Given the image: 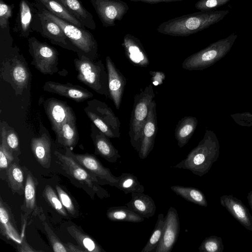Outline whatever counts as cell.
Here are the masks:
<instances>
[{"label": "cell", "instance_id": "obj_28", "mask_svg": "<svg viewBox=\"0 0 252 252\" xmlns=\"http://www.w3.org/2000/svg\"><path fill=\"white\" fill-rule=\"evenodd\" d=\"M55 133L56 142L59 146L65 149H72L76 145L79 140L76 119L65 122Z\"/></svg>", "mask_w": 252, "mask_h": 252}, {"label": "cell", "instance_id": "obj_21", "mask_svg": "<svg viewBox=\"0 0 252 252\" xmlns=\"http://www.w3.org/2000/svg\"><path fill=\"white\" fill-rule=\"evenodd\" d=\"M122 45L126 56L134 65L147 67L150 63L148 55L140 40L130 33L126 34Z\"/></svg>", "mask_w": 252, "mask_h": 252}, {"label": "cell", "instance_id": "obj_16", "mask_svg": "<svg viewBox=\"0 0 252 252\" xmlns=\"http://www.w3.org/2000/svg\"><path fill=\"white\" fill-rule=\"evenodd\" d=\"M180 225L177 211L170 207L165 216L161 238L154 252H170L172 250L179 236Z\"/></svg>", "mask_w": 252, "mask_h": 252}, {"label": "cell", "instance_id": "obj_39", "mask_svg": "<svg viewBox=\"0 0 252 252\" xmlns=\"http://www.w3.org/2000/svg\"><path fill=\"white\" fill-rule=\"evenodd\" d=\"M43 196L46 201L62 217L69 219L67 212L63 205L60 199L55 190L47 185L43 191Z\"/></svg>", "mask_w": 252, "mask_h": 252}, {"label": "cell", "instance_id": "obj_35", "mask_svg": "<svg viewBox=\"0 0 252 252\" xmlns=\"http://www.w3.org/2000/svg\"><path fill=\"white\" fill-rule=\"evenodd\" d=\"M114 187L122 190L125 194L133 192H144V186L141 185L136 176L129 173H123L117 177Z\"/></svg>", "mask_w": 252, "mask_h": 252}, {"label": "cell", "instance_id": "obj_33", "mask_svg": "<svg viewBox=\"0 0 252 252\" xmlns=\"http://www.w3.org/2000/svg\"><path fill=\"white\" fill-rule=\"evenodd\" d=\"M107 218L112 221L140 222L144 218L139 216L126 205L109 208L106 212Z\"/></svg>", "mask_w": 252, "mask_h": 252}, {"label": "cell", "instance_id": "obj_36", "mask_svg": "<svg viewBox=\"0 0 252 252\" xmlns=\"http://www.w3.org/2000/svg\"><path fill=\"white\" fill-rule=\"evenodd\" d=\"M0 139L4 141L15 158L21 154L18 134L14 128L4 121L0 122Z\"/></svg>", "mask_w": 252, "mask_h": 252}, {"label": "cell", "instance_id": "obj_14", "mask_svg": "<svg viewBox=\"0 0 252 252\" xmlns=\"http://www.w3.org/2000/svg\"><path fill=\"white\" fill-rule=\"evenodd\" d=\"M158 130L156 103L151 102L147 119L143 126L138 152L140 158H146L152 151Z\"/></svg>", "mask_w": 252, "mask_h": 252}, {"label": "cell", "instance_id": "obj_26", "mask_svg": "<svg viewBox=\"0 0 252 252\" xmlns=\"http://www.w3.org/2000/svg\"><path fill=\"white\" fill-rule=\"evenodd\" d=\"M131 199L126 206L144 218L153 217L156 211V205L153 198L143 192L131 193Z\"/></svg>", "mask_w": 252, "mask_h": 252}, {"label": "cell", "instance_id": "obj_11", "mask_svg": "<svg viewBox=\"0 0 252 252\" xmlns=\"http://www.w3.org/2000/svg\"><path fill=\"white\" fill-rule=\"evenodd\" d=\"M32 29L33 32L48 39L52 44L76 52L78 56L82 54L71 42L58 25L38 10L33 17Z\"/></svg>", "mask_w": 252, "mask_h": 252}, {"label": "cell", "instance_id": "obj_32", "mask_svg": "<svg viewBox=\"0 0 252 252\" xmlns=\"http://www.w3.org/2000/svg\"><path fill=\"white\" fill-rule=\"evenodd\" d=\"M45 9L58 17L78 27L85 29L83 25L57 0H35Z\"/></svg>", "mask_w": 252, "mask_h": 252}, {"label": "cell", "instance_id": "obj_13", "mask_svg": "<svg viewBox=\"0 0 252 252\" xmlns=\"http://www.w3.org/2000/svg\"><path fill=\"white\" fill-rule=\"evenodd\" d=\"M65 149L66 153L70 155L89 172L95 176L102 185L114 186L117 181V177L113 175L109 168L104 167L96 157L88 153L74 154L71 149Z\"/></svg>", "mask_w": 252, "mask_h": 252}, {"label": "cell", "instance_id": "obj_30", "mask_svg": "<svg viewBox=\"0 0 252 252\" xmlns=\"http://www.w3.org/2000/svg\"><path fill=\"white\" fill-rule=\"evenodd\" d=\"M197 125L196 118L185 116L178 121L175 130V137L180 148L186 145L192 137Z\"/></svg>", "mask_w": 252, "mask_h": 252}, {"label": "cell", "instance_id": "obj_8", "mask_svg": "<svg viewBox=\"0 0 252 252\" xmlns=\"http://www.w3.org/2000/svg\"><path fill=\"white\" fill-rule=\"evenodd\" d=\"M237 37V34L233 33L190 55L183 61L182 68L188 70L204 69L226 54L232 47Z\"/></svg>", "mask_w": 252, "mask_h": 252}, {"label": "cell", "instance_id": "obj_5", "mask_svg": "<svg viewBox=\"0 0 252 252\" xmlns=\"http://www.w3.org/2000/svg\"><path fill=\"white\" fill-rule=\"evenodd\" d=\"M56 162L61 166L66 174L78 182L86 191L96 194L102 199L110 196L108 191L102 188L99 180L89 172L67 153L63 154L55 151Z\"/></svg>", "mask_w": 252, "mask_h": 252}, {"label": "cell", "instance_id": "obj_15", "mask_svg": "<svg viewBox=\"0 0 252 252\" xmlns=\"http://www.w3.org/2000/svg\"><path fill=\"white\" fill-rule=\"evenodd\" d=\"M43 107L54 133L65 122L71 119H76L72 108L66 102L57 98H47L43 103Z\"/></svg>", "mask_w": 252, "mask_h": 252}, {"label": "cell", "instance_id": "obj_10", "mask_svg": "<svg viewBox=\"0 0 252 252\" xmlns=\"http://www.w3.org/2000/svg\"><path fill=\"white\" fill-rule=\"evenodd\" d=\"M31 64L43 74L53 75L58 71L59 53L55 48L39 41L34 36L28 39Z\"/></svg>", "mask_w": 252, "mask_h": 252}, {"label": "cell", "instance_id": "obj_45", "mask_svg": "<svg viewBox=\"0 0 252 252\" xmlns=\"http://www.w3.org/2000/svg\"><path fill=\"white\" fill-rule=\"evenodd\" d=\"M17 251L20 252H40L34 249L32 247L26 240L25 236L23 237L21 243L17 245Z\"/></svg>", "mask_w": 252, "mask_h": 252}, {"label": "cell", "instance_id": "obj_20", "mask_svg": "<svg viewBox=\"0 0 252 252\" xmlns=\"http://www.w3.org/2000/svg\"><path fill=\"white\" fill-rule=\"evenodd\" d=\"M91 137L93 140L95 154L107 161L115 163L121 156L108 137L93 123L91 125Z\"/></svg>", "mask_w": 252, "mask_h": 252}, {"label": "cell", "instance_id": "obj_24", "mask_svg": "<svg viewBox=\"0 0 252 252\" xmlns=\"http://www.w3.org/2000/svg\"><path fill=\"white\" fill-rule=\"evenodd\" d=\"M25 175V186L24 190V202L21 206L22 210L27 215H39L42 210L37 206L36 201V190L38 181L32 173L25 166L23 167Z\"/></svg>", "mask_w": 252, "mask_h": 252}, {"label": "cell", "instance_id": "obj_3", "mask_svg": "<svg viewBox=\"0 0 252 252\" xmlns=\"http://www.w3.org/2000/svg\"><path fill=\"white\" fill-rule=\"evenodd\" d=\"M34 2L37 10L56 23L71 42L82 54L92 60H96L98 57V44L91 32L58 17L45 9L38 2Z\"/></svg>", "mask_w": 252, "mask_h": 252}, {"label": "cell", "instance_id": "obj_23", "mask_svg": "<svg viewBox=\"0 0 252 252\" xmlns=\"http://www.w3.org/2000/svg\"><path fill=\"white\" fill-rule=\"evenodd\" d=\"M0 232L17 245L21 243L24 236L19 234L12 210L1 197L0 198Z\"/></svg>", "mask_w": 252, "mask_h": 252}, {"label": "cell", "instance_id": "obj_1", "mask_svg": "<svg viewBox=\"0 0 252 252\" xmlns=\"http://www.w3.org/2000/svg\"><path fill=\"white\" fill-rule=\"evenodd\" d=\"M229 12L228 10L200 11L165 21L157 30L166 35L188 36L218 23Z\"/></svg>", "mask_w": 252, "mask_h": 252}, {"label": "cell", "instance_id": "obj_47", "mask_svg": "<svg viewBox=\"0 0 252 252\" xmlns=\"http://www.w3.org/2000/svg\"><path fill=\"white\" fill-rule=\"evenodd\" d=\"M133 2H142L149 4H156L159 2H171L182 1L184 0H129Z\"/></svg>", "mask_w": 252, "mask_h": 252}, {"label": "cell", "instance_id": "obj_27", "mask_svg": "<svg viewBox=\"0 0 252 252\" xmlns=\"http://www.w3.org/2000/svg\"><path fill=\"white\" fill-rule=\"evenodd\" d=\"M75 17L83 26L94 30L96 25L92 14L83 6L79 0H57Z\"/></svg>", "mask_w": 252, "mask_h": 252}, {"label": "cell", "instance_id": "obj_18", "mask_svg": "<svg viewBox=\"0 0 252 252\" xmlns=\"http://www.w3.org/2000/svg\"><path fill=\"white\" fill-rule=\"evenodd\" d=\"M44 91L59 94L77 102L86 100L93 96L92 93L82 87L70 83L62 84L47 81L43 86Z\"/></svg>", "mask_w": 252, "mask_h": 252}, {"label": "cell", "instance_id": "obj_9", "mask_svg": "<svg viewBox=\"0 0 252 252\" xmlns=\"http://www.w3.org/2000/svg\"><path fill=\"white\" fill-rule=\"evenodd\" d=\"M2 63V77L10 83L17 94H22L24 89L28 88L31 74L25 59L19 54L17 47L11 48L9 58Z\"/></svg>", "mask_w": 252, "mask_h": 252}, {"label": "cell", "instance_id": "obj_17", "mask_svg": "<svg viewBox=\"0 0 252 252\" xmlns=\"http://www.w3.org/2000/svg\"><path fill=\"white\" fill-rule=\"evenodd\" d=\"M105 61L108 75L109 97L116 109H119L126 85V79L109 56L106 57Z\"/></svg>", "mask_w": 252, "mask_h": 252}, {"label": "cell", "instance_id": "obj_29", "mask_svg": "<svg viewBox=\"0 0 252 252\" xmlns=\"http://www.w3.org/2000/svg\"><path fill=\"white\" fill-rule=\"evenodd\" d=\"M25 177L24 169L21 167L19 159L17 157L7 169L5 180L13 193L22 195L25 190Z\"/></svg>", "mask_w": 252, "mask_h": 252}, {"label": "cell", "instance_id": "obj_48", "mask_svg": "<svg viewBox=\"0 0 252 252\" xmlns=\"http://www.w3.org/2000/svg\"><path fill=\"white\" fill-rule=\"evenodd\" d=\"M247 198L248 199L249 204V205L251 207V208L252 210V190L250 191L248 193Z\"/></svg>", "mask_w": 252, "mask_h": 252}, {"label": "cell", "instance_id": "obj_42", "mask_svg": "<svg viewBox=\"0 0 252 252\" xmlns=\"http://www.w3.org/2000/svg\"><path fill=\"white\" fill-rule=\"evenodd\" d=\"M200 252H222L224 245L222 238L217 236H210L205 238L199 247Z\"/></svg>", "mask_w": 252, "mask_h": 252}, {"label": "cell", "instance_id": "obj_7", "mask_svg": "<svg viewBox=\"0 0 252 252\" xmlns=\"http://www.w3.org/2000/svg\"><path fill=\"white\" fill-rule=\"evenodd\" d=\"M84 111L92 123L108 137H120V121L105 102L97 99L88 100Z\"/></svg>", "mask_w": 252, "mask_h": 252}, {"label": "cell", "instance_id": "obj_43", "mask_svg": "<svg viewBox=\"0 0 252 252\" xmlns=\"http://www.w3.org/2000/svg\"><path fill=\"white\" fill-rule=\"evenodd\" d=\"M43 225L53 251L55 252H68L65 244L60 240L48 224L44 222Z\"/></svg>", "mask_w": 252, "mask_h": 252}, {"label": "cell", "instance_id": "obj_19", "mask_svg": "<svg viewBox=\"0 0 252 252\" xmlns=\"http://www.w3.org/2000/svg\"><path fill=\"white\" fill-rule=\"evenodd\" d=\"M37 11L35 2H31L29 0H20L13 31L21 37H29L30 33L33 32L32 24Z\"/></svg>", "mask_w": 252, "mask_h": 252}, {"label": "cell", "instance_id": "obj_2", "mask_svg": "<svg viewBox=\"0 0 252 252\" xmlns=\"http://www.w3.org/2000/svg\"><path fill=\"white\" fill-rule=\"evenodd\" d=\"M220 154L217 138L207 130L198 144L188 154L186 158L173 167L187 169L200 177L208 173Z\"/></svg>", "mask_w": 252, "mask_h": 252}, {"label": "cell", "instance_id": "obj_31", "mask_svg": "<svg viewBox=\"0 0 252 252\" xmlns=\"http://www.w3.org/2000/svg\"><path fill=\"white\" fill-rule=\"evenodd\" d=\"M66 229L78 244L86 252H105L93 238L85 232L79 226L75 224L70 225L67 227Z\"/></svg>", "mask_w": 252, "mask_h": 252}, {"label": "cell", "instance_id": "obj_46", "mask_svg": "<svg viewBox=\"0 0 252 252\" xmlns=\"http://www.w3.org/2000/svg\"><path fill=\"white\" fill-rule=\"evenodd\" d=\"M65 244L68 252H86V251L79 245H75L71 243Z\"/></svg>", "mask_w": 252, "mask_h": 252}, {"label": "cell", "instance_id": "obj_6", "mask_svg": "<svg viewBox=\"0 0 252 252\" xmlns=\"http://www.w3.org/2000/svg\"><path fill=\"white\" fill-rule=\"evenodd\" d=\"M155 94L152 84L147 86L134 96V103L131 113L128 135L131 145L138 152L141 131L147 119L150 105Z\"/></svg>", "mask_w": 252, "mask_h": 252}, {"label": "cell", "instance_id": "obj_25", "mask_svg": "<svg viewBox=\"0 0 252 252\" xmlns=\"http://www.w3.org/2000/svg\"><path fill=\"white\" fill-rule=\"evenodd\" d=\"M31 148L37 161L45 168H49L51 162V139L49 133L43 132L31 141Z\"/></svg>", "mask_w": 252, "mask_h": 252}, {"label": "cell", "instance_id": "obj_22", "mask_svg": "<svg viewBox=\"0 0 252 252\" xmlns=\"http://www.w3.org/2000/svg\"><path fill=\"white\" fill-rule=\"evenodd\" d=\"M220 203L245 228L252 231V216L242 201L232 195L220 197Z\"/></svg>", "mask_w": 252, "mask_h": 252}, {"label": "cell", "instance_id": "obj_34", "mask_svg": "<svg viewBox=\"0 0 252 252\" xmlns=\"http://www.w3.org/2000/svg\"><path fill=\"white\" fill-rule=\"evenodd\" d=\"M170 189L177 195L186 200L202 207H207L208 203L206 197L200 189L180 185L172 186Z\"/></svg>", "mask_w": 252, "mask_h": 252}, {"label": "cell", "instance_id": "obj_38", "mask_svg": "<svg viewBox=\"0 0 252 252\" xmlns=\"http://www.w3.org/2000/svg\"><path fill=\"white\" fill-rule=\"evenodd\" d=\"M164 220V215L162 213L159 214L152 233L141 252H154L161 238Z\"/></svg>", "mask_w": 252, "mask_h": 252}, {"label": "cell", "instance_id": "obj_40", "mask_svg": "<svg viewBox=\"0 0 252 252\" xmlns=\"http://www.w3.org/2000/svg\"><path fill=\"white\" fill-rule=\"evenodd\" d=\"M56 192L60 200L70 216L74 218H77L79 216L78 205L75 204L70 194L60 186H56Z\"/></svg>", "mask_w": 252, "mask_h": 252}, {"label": "cell", "instance_id": "obj_12", "mask_svg": "<svg viewBox=\"0 0 252 252\" xmlns=\"http://www.w3.org/2000/svg\"><path fill=\"white\" fill-rule=\"evenodd\" d=\"M102 26H115L116 21H121L129 9L127 4L122 0H90Z\"/></svg>", "mask_w": 252, "mask_h": 252}, {"label": "cell", "instance_id": "obj_37", "mask_svg": "<svg viewBox=\"0 0 252 252\" xmlns=\"http://www.w3.org/2000/svg\"><path fill=\"white\" fill-rule=\"evenodd\" d=\"M14 4L6 3L0 0V37L8 38L11 35L10 32L9 19L12 17Z\"/></svg>", "mask_w": 252, "mask_h": 252}, {"label": "cell", "instance_id": "obj_44", "mask_svg": "<svg viewBox=\"0 0 252 252\" xmlns=\"http://www.w3.org/2000/svg\"><path fill=\"white\" fill-rule=\"evenodd\" d=\"M230 0H199L195 4V7L200 11H211L221 6Z\"/></svg>", "mask_w": 252, "mask_h": 252}, {"label": "cell", "instance_id": "obj_4", "mask_svg": "<svg viewBox=\"0 0 252 252\" xmlns=\"http://www.w3.org/2000/svg\"><path fill=\"white\" fill-rule=\"evenodd\" d=\"M74 60L77 79L96 93L109 97L108 75L101 60H92L83 54Z\"/></svg>", "mask_w": 252, "mask_h": 252}, {"label": "cell", "instance_id": "obj_41", "mask_svg": "<svg viewBox=\"0 0 252 252\" xmlns=\"http://www.w3.org/2000/svg\"><path fill=\"white\" fill-rule=\"evenodd\" d=\"M16 158L8 149L3 139H0V178L5 180L6 172L9 165Z\"/></svg>", "mask_w": 252, "mask_h": 252}]
</instances>
